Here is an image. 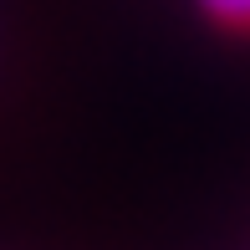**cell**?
I'll use <instances>...</instances> for the list:
<instances>
[{"instance_id":"1","label":"cell","mask_w":250,"mask_h":250,"mask_svg":"<svg viewBox=\"0 0 250 250\" xmlns=\"http://www.w3.org/2000/svg\"><path fill=\"white\" fill-rule=\"evenodd\" d=\"M209 16L230 21V26H250V0H199Z\"/></svg>"}]
</instances>
